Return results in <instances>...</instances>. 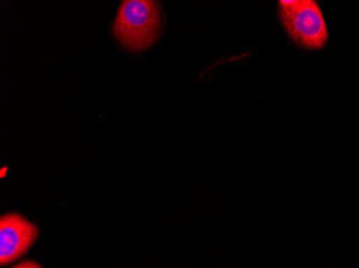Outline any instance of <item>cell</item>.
I'll return each instance as SVG.
<instances>
[{"instance_id": "obj_1", "label": "cell", "mask_w": 359, "mask_h": 268, "mask_svg": "<svg viewBox=\"0 0 359 268\" xmlns=\"http://www.w3.org/2000/svg\"><path fill=\"white\" fill-rule=\"evenodd\" d=\"M159 27L158 3L151 0H127L121 5L113 30L126 48L141 51L155 43Z\"/></svg>"}, {"instance_id": "obj_2", "label": "cell", "mask_w": 359, "mask_h": 268, "mask_svg": "<svg viewBox=\"0 0 359 268\" xmlns=\"http://www.w3.org/2000/svg\"><path fill=\"white\" fill-rule=\"evenodd\" d=\"M282 25L298 45L320 50L328 41V29L322 10L313 0H281Z\"/></svg>"}, {"instance_id": "obj_3", "label": "cell", "mask_w": 359, "mask_h": 268, "mask_svg": "<svg viewBox=\"0 0 359 268\" xmlns=\"http://www.w3.org/2000/svg\"><path fill=\"white\" fill-rule=\"evenodd\" d=\"M39 230L27 218L10 213L0 218V265L21 259L37 241Z\"/></svg>"}, {"instance_id": "obj_4", "label": "cell", "mask_w": 359, "mask_h": 268, "mask_svg": "<svg viewBox=\"0 0 359 268\" xmlns=\"http://www.w3.org/2000/svg\"><path fill=\"white\" fill-rule=\"evenodd\" d=\"M11 268H43L40 265L38 262L34 260H26V261L21 262V263L16 264Z\"/></svg>"}]
</instances>
